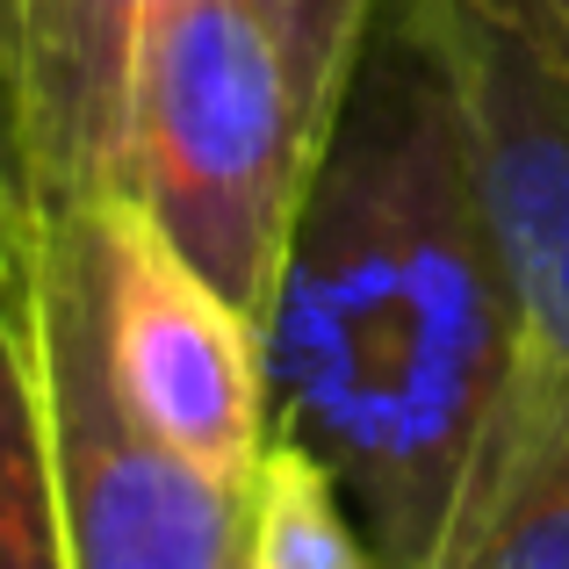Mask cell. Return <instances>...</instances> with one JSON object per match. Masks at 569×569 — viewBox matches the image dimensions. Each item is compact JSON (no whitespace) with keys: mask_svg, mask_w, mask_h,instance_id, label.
I'll list each match as a JSON object with an SVG mask.
<instances>
[{"mask_svg":"<svg viewBox=\"0 0 569 569\" xmlns=\"http://www.w3.org/2000/svg\"><path fill=\"white\" fill-rule=\"evenodd\" d=\"M505 8H512L519 22H527L533 37H541L548 51H556L562 66H569V0H505Z\"/></svg>","mask_w":569,"mask_h":569,"instance_id":"obj_11","label":"cell"},{"mask_svg":"<svg viewBox=\"0 0 569 569\" xmlns=\"http://www.w3.org/2000/svg\"><path fill=\"white\" fill-rule=\"evenodd\" d=\"M58 490L72 569H246V483L138 426L109 376L87 252L58 209Z\"/></svg>","mask_w":569,"mask_h":569,"instance_id":"obj_4","label":"cell"},{"mask_svg":"<svg viewBox=\"0 0 569 569\" xmlns=\"http://www.w3.org/2000/svg\"><path fill=\"white\" fill-rule=\"evenodd\" d=\"M310 167L318 138L260 14L246 0H159L130 87L123 188L260 332Z\"/></svg>","mask_w":569,"mask_h":569,"instance_id":"obj_2","label":"cell"},{"mask_svg":"<svg viewBox=\"0 0 569 569\" xmlns=\"http://www.w3.org/2000/svg\"><path fill=\"white\" fill-rule=\"evenodd\" d=\"M8 37H14V0H0V80H8Z\"/></svg>","mask_w":569,"mask_h":569,"instance_id":"obj_12","label":"cell"},{"mask_svg":"<svg viewBox=\"0 0 569 569\" xmlns=\"http://www.w3.org/2000/svg\"><path fill=\"white\" fill-rule=\"evenodd\" d=\"M519 332L569 376V66L505 0H426Z\"/></svg>","mask_w":569,"mask_h":569,"instance_id":"obj_5","label":"cell"},{"mask_svg":"<svg viewBox=\"0 0 569 569\" xmlns=\"http://www.w3.org/2000/svg\"><path fill=\"white\" fill-rule=\"evenodd\" d=\"M66 217L87 252L101 353L138 426L194 469L252 483V461L274 432L260 318L223 296L130 188H109Z\"/></svg>","mask_w":569,"mask_h":569,"instance_id":"obj_3","label":"cell"},{"mask_svg":"<svg viewBox=\"0 0 569 569\" xmlns=\"http://www.w3.org/2000/svg\"><path fill=\"white\" fill-rule=\"evenodd\" d=\"M0 569L66 562L58 490V209L0 130Z\"/></svg>","mask_w":569,"mask_h":569,"instance_id":"obj_7","label":"cell"},{"mask_svg":"<svg viewBox=\"0 0 569 569\" xmlns=\"http://www.w3.org/2000/svg\"><path fill=\"white\" fill-rule=\"evenodd\" d=\"M246 8L267 22L281 66H289L296 109H303L310 138L325 144V130L339 116V94L353 80V58H361V37L382 0H246Z\"/></svg>","mask_w":569,"mask_h":569,"instance_id":"obj_10","label":"cell"},{"mask_svg":"<svg viewBox=\"0 0 569 569\" xmlns=\"http://www.w3.org/2000/svg\"><path fill=\"white\" fill-rule=\"evenodd\" d=\"M361 519L339 476L289 432H267L246 483V569H368Z\"/></svg>","mask_w":569,"mask_h":569,"instance_id":"obj_9","label":"cell"},{"mask_svg":"<svg viewBox=\"0 0 569 569\" xmlns=\"http://www.w3.org/2000/svg\"><path fill=\"white\" fill-rule=\"evenodd\" d=\"M440 569H569V376L533 347L469 461Z\"/></svg>","mask_w":569,"mask_h":569,"instance_id":"obj_8","label":"cell"},{"mask_svg":"<svg viewBox=\"0 0 569 569\" xmlns=\"http://www.w3.org/2000/svg\"><path fill=\"white\" fill-rule=\"evenodd\" d=\"M519 361L440 29L426 0H382L267 303L274 432L339 476L376 562L440 569Z\"/></svg>","mask_w":569,"mask_h":569,"instance_id":"obj_1","label":"cell"},{"mask_svg":"<svg viewBox=\"0 0 569 569\" xmlns=\"http://www.w3.org/2000/svg\"><path fill=\"white\" fill-rule=\"evenodd\" d=\"M159 0H14L0 130L51 209L123 188L130 87Z\"/></svg>","mask_w":569,"mask_h":569,"instance_id":"obj_6","label":"cell"}]
</instances>
